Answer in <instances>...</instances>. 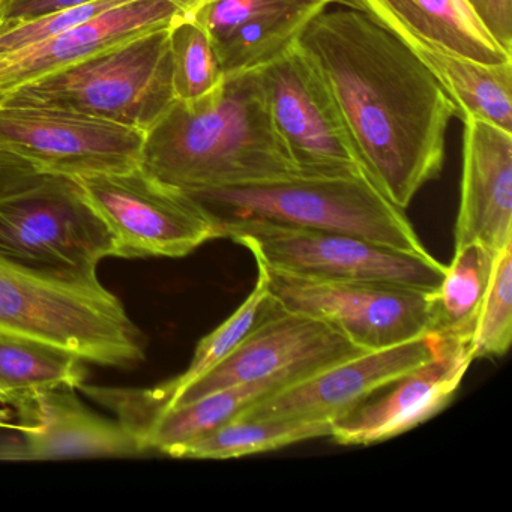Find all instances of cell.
<instances>
[{"instance_id": "1", "label": "cell", "mask_w": 512, "mask_h": 512, "mask_svg": "<svg viewBox=\"0 0 512 512\" xmlns=\"http://www.w3.org/2000/svg\"><path fill=\"white\" fill-rule=\"evenodd\" d=\"M298 46L325 80L365 175L404 211L442 173L454 101L406 43L362 10L323 11Z\"/></svg>"}, {"instance_id": "2", "label": "cell", "mask_w": 512, "mask_h": 512, "mask_svg": "<svg viewBox=\"0 0 512 512\" xmlns=\"http://www.w3.org/2000/svg\"><path fill=\"white\" fill-rule=\"evenodd\" d=\"M140 169L185 193L301 175L272 127L257 70L193 103L175 101L146 131Z\"/></svg>"}, {"instance_id": "3", "label": "cell", "mask_w": 512, "mask_h": 512, "mask_svg": "<svg viewBox=\"0 0 512 512\" xmlns=\"http://www.w3.org/2000/svg\"><path fill=\"white\" fill-rule=\"evenodd\" d=\"M0 335L64 350L89 364L133 368L146 337L97 277L31 268L0 254Z\"/></svg>"}, {"instance_id": "4", "label": "cell", "mask_w": 512, "mask_h": 512, "mask_svg": "<svg viewBox=\"0 0 512 512\" xmlns=\"http://www.w3.org/2000/svg\"><path fill=\"white\" fill-rule=\"evenodd\" d=\"M188 194L215 220L256 218L343 233L404 253L430 254L403 209L389 202L365 173L296 175Z\"/></svg>"}, {"instance_id": "5", "label": "cell", "mask_w": 512, "mask_h": 512, "mask_svg": "<svg viewBox=\"0 0 512 512\" xmlns=\"http://www.w3.org/2000/svg\"><path fill=\"white\" fill-rule=\"evenodd\" d=\"M169 29L139 35L20 86L0 103L76 110L146 133L176 101Z\"/></svg>"}, {"instance_id": "6", "label": "cell", "mask_w": 512, "mask_h": 512, "mask_svg": "<svg viewBox=\"0 0 512 512\" xmlns=\"http://www.w3.org/2000/svg\"><path fill=\"white\" fill-rule=\"evenodd\" d=\"M217 221L223 238L248 248L271 271L293 277L374 281L436 292L446 271L431 254L404 253L343 233L256 218Z\"/></svg>"}, {"instance_id": "7", "label": "cell", "mask_w": 512, "mask_h": 512, "mask_svg": "<svg viewBox=\"0 0 512 512\" xmlns=\"http://www.w3.org/2000/svg\"><path fill=\"white\" fill-rule=\"evenodd\" d=\"M0 254L31 268L97 277L115 242L76 179L41 175L0 196Z\"/></svg>"}, {"instance_id": "8", "label": "cell", "mask_w": 512, "mask_h": 512, "mask_svg": "<svg viewBox=\"0 0 512 512\" xmlns=\"http://www.w3.org/2000/svg\"><path fill=\"white\" fill-rule=\"evenodd\" d=\"M76 181L112 235L115 257L179 259L223 238L218 221L194 197L140 167Z\"/></svg>"}, {"instance_id": "9", "label": "cell", "mask_w": 512, "mask_h": 512, "mask_svg": "<svg viewBox=\"0 0 512 512\" xmlns=\"http://www.w3.org/2000/svg\"><path fill=\"white\" fill-rule=\"evenodd\" d=\"M262 266L275 307L316 317L365 352L433 332L434 292L374 281L311 280Z\"/></svg>"}, {"instance_id": "10", "label": "cell", "mask_w": 512, "mask_h": 512, "mask_svg": "<svg viewBox=\"0 0 512 512\" xmlns=\"http://www.w3.org/2000/svg\"><path fill=\"white\" fill-rule=\"evenodd\" d=\"M146 133L59 107L0 103V151L40 175L80 179L139 169Z\"/></svg>"}, {"instance_id": "11", "label": "cell", "mask_w": 512, "mask_h": 512, "mask_svg": "<svg viewBox=\"0 0 512 512\" xmlns=\"http://www.w3.org/2000/svg\"><path fill=\"white\" fill-rule=\"evenodd\" d=\"M257 74L275 134L301 175L364 173L325 80L298 43Z\"/></svg>"}, {"instance_id": "12", "label": "cell", "mask_w": 512, "mask_h": 512, "mask_svg": "<svg viewBox=\"0 0 512 512\" xmlns=\"http://www.w3.org/2000/svg\"><path fill=\"white\" fill-rule=\"evenodd\" d=\"M362 352L365 350L328 323L275 307L268 293V304L253 331L214 370L188 386L170 407L239 383L280 374L305 377Z\"/></svg>"}, {"instance_id": "13", "label": "cell", "mask_w": 512, "mask_h": 512, "mask_svg": "<svg viewBox=\"0 0 512 512\" xmlns=\"http://www.w3.org/2000/svg\"><path fill=\"white\" fill-rule=\"evenodd\" d=\"M469 338L439 334L433 356L332 422L338 445H374L401 436L442 412L473 359Z\"/></svg>"}, {"instance_id": "14", "label": "cell", "mask_w": 512, "mask_h": 512, "mask_svg": "<svg viewBox=\"0 0 512 512\" xmlns=\"http://www.w3.org/2000/svg\"><path fill=\"white\" fill-rule=\"evenodd\" d=\"M437 343L439 334H427L397 346L359 353L289 383L242 415L334 422L428 361Z\"/></svg>"}, {"instance_id": "15", "label": "cell", "mask_w": 512, "mask_h": 512, "mask_svg": "<svg viewBox=\"0 0 512 512\" xmlns=\"http://www.w3.org/2000/svg\"><path fill=\"white\" fill-rule=\"evenodd\" d=\"M76 389H50L14 404V436L0 439V460L139 457L136 434L118 419L89 409Z\"/></svg>"}, {"instance_id": "16", "label": "cell", "mask_w": 512, "mask_h": 512, "mask_svg": "<svg viewBox=\"0 0 512 512\" xmlns=\"http://www.w3.org/2000/svg\"><path fill=\"white\" fill-rule=\"evenodd\" d=\"M211 38L224 76L259 70L298 43L334 0H179Z\"/></svg>"}, {"instance_id": "17", "label": "cell", "mask_w": 512, "mask_h": 512, "mask_svg": "<svg viewBox=\"0 0 512 512\" xmlns=\"http://www.w3.org/2000/svg\"><path fill=\"white\" fill-rule=\"evenodd\" d=\"M184 16L187 10L179 0H130L59 37L0 56V98L139 35L169 28Z\"/></svg>"}, {"instance_id": "18", "label": "cell", "mask_w": 512, "mask_h": 512, "mask_svg": "<svg viewBox=\"0 0 512 512\" xmlns=\"http://www.w3.org/2000/svg\"><path fill=\"white\" fill-rule=\"evenodd\" d=\"M463 124L455 248L479 242L499 251L512 242V133L473 118Z\"/></svg>"}, {"instance_id": "19", "label": "cell", "mask_w": 512, "mask_h": 512, "mask_svg": "<svg viewBox=\"0 0 512 512\" xmlns=\"http://www.w3.org/2000/svg\"><path fill=\"white\" fill-rule=\"evenodd\" d=\"M359 7L410 49H433L482 64L512 61L467 0H359Z\"/></svg>"}, {"instance_id": "20", "label": "cell", "mask_w": 512, "mask_h": 512, "mask_svg": "<svg viewBox=\"0 0 512 512\" xmlns=\"http://www.w3.org/2000/svg\"><path fill=\"white\" fill-rule=\"evenodd\" d=\"M299 379L302 377L280 374L218 389L190 403L170 407L146 428L142 436L143 448L146 454L157 451L170 457L185 443L238 418L262 398Z\"/></svg>"}, {"instance_id": "21", "label": "cell", "mask_w": 512, "mask_h": 512, "mask_svg": "<svg viewBox=\"0 0 512 512\" xmlns=\"http://www.w3.org/2000/svg\"><path fill=\"white\" fill-rule=\"evenodd\" d=\"M457 106V118L478 119L512 133V61L482 64L433 49H412Z\"/></svg>"}, {"instance_id": "22", "label": "cell", "mask_w": 512, "mask_h": 512, "mask_svg": "<svg viewBox=\"0 0 512 512\" xmlns=\"http://www.w3.org/2000/svg\"><path fill=\"white\" fill-rule=\"evenodd\" d=\"M331 434L332 421L242 415L185 443L170 457L227 460L275 451Z\"/></svg>"}, {"instance_id": "23", "label": "cell", "mask_w": 512, "mask_h": 512, "mask_svg": "<svg viewBox=\"0 0 512 512\" xmlns=\"http://www.w3.org/2000/svg\"><path fill=\"white\" fill-rule=\"evenodd\" d=\"M88 362L64 350L0 335V404L14 406L50 389H79Z\"/></svg>"}, {"instance_id": "24", "label": "cell", "mask_w": 512, "mask_h": 512, "mask_svg": "<svg viewBox=\"0 0 512 512\" xmlns=\"http://www.w3.org/2000/svg\"><path fill=\"white\" fill-rule=\"evenodd\" d=\"M499 251L479 242L455 248L442 283L434 292V328L431 334L472 337L476 317L487 295Z\"/></svg>"}, {"instance_id": "25", "label": "cell", "mask_w": 512, "mask_h": 512, "mask_svg": "<svg viewBox=\"0 0 512 512\" xmlns=\"http://www.w3.org/2000/svg\"><path fill=\"white\" fill-rule=\"evenodd\" d=\"M169 40L176 101L193 103L226 80L211 38L199 23L181 17L170 26Z\"/></svg>"}, {"instance_id": "26", "label": "cell", "mask_w": 512, "mask_h": 512, "mask_svg": "<svg viewBox=\"0 0 512 512\" xmlns=\"http://www.w3.org/2000/svg\"><path fill=\"white\" fill-rule=\"evenodd\" d=\"M512 341V242L499 250L493 275L470 337L473 359L506 355Z\"/></svg>"}, {"instance_id": "27", "label": "cell", "mask_w": 512, "mask_h": 512, "mask_svg": "<svg viewBox=\"0 0 512 512\" xmlns=\"http://www.w3.org/2000/svg\"><path fill=\"white\" fill-rule=\"evenodd\" d=\"M130 0H92L89 4L64 8L31 19L0 23V56L37 46L88 22L92 17Z\"/></svg>"}, {"instance_id": "28", "label": "cell", "mask_w": 512, "mask_h": 512, "mask_svg": "<svg viewBox=\"0 0 512 512\" xmlns=\"http://www.w3.org/2000/svg\"><path fill=\"white\" fill-rule=\"evenodd\" d=\"M491 37L512 53V0H467Z\"/></svg>"}, {"instance_id": "29", "label": "cell", "mask_w": 512, "mask_h": 512, "mask_svg": "<svg viewBox=\"0 0 512 512\" xmlns=\"http://www.w3.org/2000/svg\"><path fill=\"white\" fill-rule=\"evenodd\" d=\"M89 2L92 0H0V23L31 19Z\"/></svg>"}, {"instance_id": "30", "label": "cell", "mask_w": 512, "mask_h": 512, "mask_svg": "<svg viewBox=\"0 0 512 512\" xmlns=\"http://www.w3.org/2000/svg\"><path fill=\"white\" fill-rule=\"evenodd\" d=\"M40 176L31 164L0 151V196L23 190Z\"/></svg>"}, {"instance_id": "31", "label": "cell", "mask_w": 512, "mask_h": 512, "mask_svg": "<svg viewBox=\"0 0 512 512\" xmlns=\"http://www.w3.org/2000/svg\"><path fill=\"white\" fill-rule=\"evenodd\" d=\"M0 428L2 430H13L14 428L13 416L5 407H0Z\"/></svg>"}]
</instances>
